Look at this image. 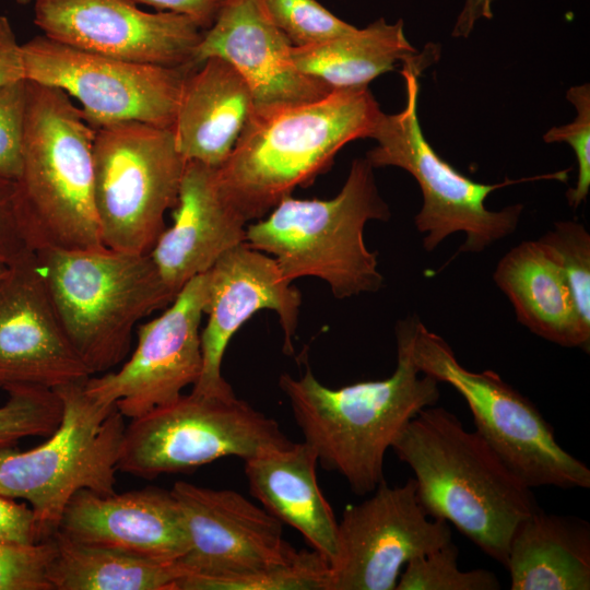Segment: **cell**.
Wrapping results in <instances>:
<instances>
[{"mask_svg":"<svg viewBox=\"0 0 590 590\" xmlns=\"http://www.w3.org/2000/svg\"><path fill=\"white\" fill-rule=\"evenodd\" d=\"M391 449L413 471L427 516L453 524L505 566L516 528L540 508L532 487L476 430L436 404L412 417Z\"/></svg>","mask_w":590,"mask_h":590,"instance_id":"1","label":"cell"},{"mask_svg":"<svg viewBox=\"0 0 590 590\" xmlns=\"http://www.w3.org/2000/svg\"><path fill=\"white\" fill-rule=\"evenodd\" d=\"M396 338L397 367L386 379L332 389L308 367L299 378L283 374L279 379L318 463L359 496L385 481L387 450L408 422L440 397V382L422 374L412 358L408 318L397 323Z\"/></svg>","mask_w":590,"mask_h":590,"instance_id":"2","label":"cell"},{"mask_svg":"<svg viewBox=\"0 0 590 590\" xmlns=\"http://www.w3.org/2000/svg\"><path fill=\"white\" fill-rule=\"evenodd\" d=\"M381 115L368 86L252 111L229 156L216 167L221 191L247 222L262 219L328 169L345 144L370 138Z\"/></svg>","mask_w":590,"mask_h":590,"instance_id":"3","label":"cell"},{"mask_svg":"<svg viewBox=\"0 0 590 590\" xmlns=\"http://www.w3.org/2000/svg\"><path fill=\"white\" fill-rule=\"evenodd\" d=\"M95 131L66 92L27 80L22 166L14 180V203L30 250L106 248L94 201Z\"/></svg>","mask_w":590,"mask_h":590,"instance_id":"4","label":"cell"},{"mask_svg":"<svg viewBox=\"0 0 590 590\" xmlns=\"http://www.w3.org/2000/svg\"><path fill=\"white\" fill-rule=\"evenodd\" d=\"M374 167L354 160L341 191L329 200L288 196L247 225L246 244L271 255L286 280H323L337 298L377 292L384 284L377 252L364 239L368 221H388Z\"/></svg>","mask_w":590,"mask_h":590,"instance_id":"5","label":"cell"},{"mask_svg":"<svg viewBox=\"0 0 590 590\" xmlns=\"http://www.w3.org/2000/svg\"><path fill=\"white\" fill-rule=\"evenodd\" d=\"M35 253L68 338L92 376L120 364L138 321L175 299L150 253Z\"/></svg>","mask_w":590,"mask_h":590,"instance_id":"6","label":"cell"},{"mask_svg":"<svg viewBox=\"0 0 590 590\" xmlns=\"http://www.w3.org/2000/svg\"><path fill=\"white\" fill-rule=\"evenodd\" d=\"M425 68L418 63L403 64L405 106L398 114L382 113L370 137L377 145L367 152L365 158L374 168H402L418 184L423 205L414 222L423 234L426 251H433L450 235L463 233L465 240L459 252H481L511 235L523 211L522 204L508 205L499 211L487 209L485 200L489 193L528 180L565 181L568 170L489 185L476 182L461 174L437 154L423 134L417 116V76Z\"/></svg>","mask_w":590,"mask_h":590,"instance_id":"7","label":"cell"},{"mask_svg":"<svg viewBox=\"0 0 590 590\" xmlns=\"http://www.w3.org/2000/svg\"><path fill=\"white\" fill-rule=\"evenodd\" d=\"M84 382L54 389L62 402V418L46 441L26 451L0 447V495L30 505L43 540L58 530L76 492H116L125 416L115 405L91 398Z\"/></svg>","mask_w":590,"mask_h":590,"instance_id":"8","label":"cell"},{"mask_svg":"<svg viewBox=\"0 0 590 590\" xmlns=\"http://www.w3.org/2000/svg\"><path fill=\"white\" fill-rule=\"evenodd\" d=\"M412 358L422 374L450 385L467 402L475 430L530 487L589 488L590 469L556 440L538 408L494 370L461 365L448 342L408 317Z\"/></svg>","mask_w":590,"mask_h":590,"instance_id":"9","label":"cell"},{"mask_svg":"<svg viewBox=\"0 0 590 590\" xmlns=\"http://www.w3.org/2000/svg\"><path fill=\"white\" fill-rule=\"evenodd\" d=\"M94 201L108 249L148 255L178 201L187 161L170 128L125 121L96 129Z\"/></svg>","mask_w":590,"mask_h":590,"instance_id":"10","label":"cell"},{"mask_svg":"<svg viewBox=\"0 0 590 590\" xmlns=\"http://www.w3.org/2000/svg\"><path fill=\"white\" fill-rule=\"evenodd\" d=\"M279 423L235 394L191 391L126 424L117 469L143 479L185 473L220 458L243 460L291 445Z\"/></svg>","mask_w":590,"mask_h":590,"instance_id":"11","label":"cell"},{"mask_svg":"<svg viewBox=\"0 0 590 590\" xmlns=\"http://www.w3.org/2000/svg\"><path fill=\"white\" fill-rule=\"evenodd\" d=\"M26 80L76 98L95 129L138 121L174 125L184 81L194 64L166 67L81 50L36 36L22 45Z\"/></svg>","mask_w":590,"mask_h":590,"instance_id":"12","label":"cell"},{"mask_svg":"<svg viewBox=\"0 0 590 590\" xmlns=\"http://www.w3.org/2000/svg\"><path fill=\"white\" fill-rule=\"evenodd\" d=\"M371 494L338 521L328 590H396L409 560L451 540L449 523L420 505L414 477L400 486L385 480Z\"/></svg>","mask_w":590,"mask_h":590,"instance_id":"13","label":"cell"},{"mask_svg":"<svg viewBox=\"0 0 590 590\" xmlns=\"http://www.w3.org/2000/svg\"><path fill=\"white\" fill-rule=\"evenodd\" d=\"M205 299L203 273L190 280L162 315L139 327L137 347L119 370L85 380L86 393L130 420L177 399L201 374Z\"/></svg>","mask_w":590,"mask_h":590,"instance_id":"14","label":"cell"},{"mask_svg":"<svg viewBox=\"0 0 590 590\" xmlns=\"http://www.w3.org/2000/svg\"><path fill=\"white\" fill-rule=\"evenodd\" d=\"M170 492L188 534V551L179 559L190 573L185 580L255 574L291 562L298 551L283 539L276 518L238 492L185 481Z\"/></svg>","mask_w":590,"mask_h":590,"instance_id":"15","label":"cell"},{"mask_svg":"<svg viewBox=\"0 0 590 590\" xmlns=\"http://www.w3.org/2000/svg\"><path fill=\"white\" fill-rule=\"evenodd\" d=\"M34 23L48 38L128 61L193 63L202 30L175 12L149 13L130 0H33ZM196 66V64H194Z\"/></svg>","mask_w":590,"mask_h":590,"instance_id":"16","label":"cell"},{"mask_svg":"<svg viewBox=\"0 0 590 590\" xmlns=\"http://www.w3.org/2000/svg\"><path fill=\"white\" fill-rule=\"evenodd\" d=\"M92 376L62 326L27 250L0 279V388L57 387Z\"/></svg>","mask_w":590,"mask_h":590,"instance_id":"17","label":"cell"},{"mask_svg":"<svg viewBox=\"0 0 590 590\" xmlns=\"http://www.w3.org/2000/svg\"><path fill=\"white\" fill-rule=\"evenodd\" d=\"M208 323L201 332L202 369L192 392L209 397L235 394L221 367L237 330L256 312L279 316L283 351L292 354L302 296L267 253L243 243L222 255L205 272Z\"/></svg>","mask_w":590,"mask_h":590,"instance_id":"18","label":"cell"},{"mask_svg":"<svg viewBox=\"0 0 590 590\" xmlns=\"http://www.w3.org/2000/svg\"><path fill=\"white\" fill-rule=\"evenodd\" d=\"M292 49L261 0H225L212 25L203 32L193 63L198 66L210 57L231 63L251 90L253 111L317 101L333 91L302 73L293 61Z\"/></svg>","mask_w":590,"mask_h":590,"instance_id":"19","label":"cell"},{"mask_svg":"<svg viewBox=\"0 0 590 590\" xmlns=\"http://www.w3.org/2000/svg\"><path fill=\"white\" fill-rule=\"evenodd\" d=\"M58 532L70 540L166 560L188 551L180 507L170 489L146 486L125 493L76 492L67 504Z\"/></svg>","mask_w":590,"mask_h":590,"instance_id":"20","label":"cell"},{"mask_svg":"<svg viewBox=\"0 0 590 590\" xmlns=\"http://www.w3.org/2000/svg\"><path fill=\"white\" fill-rule=\"evenodd\" d=\"M173 219L150 256L176 297L227 250L246 243L248 222L221 191L216 167L194 161L186 164Z\"/></svg>","mask_w":590,"mask_h":590,"instance_id":"21","label":"cell"},{"mask_svg":"<svg viewBox=\"0 0 590 590\" xmlns=\"http://www.w3.org/2000/svg\"><path fill=\"white\" fill-rule=\"evenodd\" d=\"M253 109L241 74L222 58L205 59L184 81L172 127L177 150L187 162L220 167Z\"/></svg>","mask_w":590,"mask_h":590,"instance_id":"22","label":"cell"},{"mask_svg":"<svg viewBox=\"0 0 590 590\" xmlns=\"http://www.w3.org/2000/svg\"><path fill=\"white\" fill-rule=\"evenodd\" d=\"M250 494L281 523L298 531L329 563L334 556L338 521L319 488L318 463L305 441L244 460Z\"/></svg>","mask_w":590,"mask_h":590,"instance_id":"23","label":"cell"},{"mask_svg":"<svg viewBox=\"0 0 590 590\" xmlns=\"http://www.w3.org/2000/svg\"><path fill=\"white\" fill-rule=\"evenodd\" d=\"M493 279L519 323L544 340L589 352L590 329L581 322L559 263L539 239L521 241L506 252Z\"/></svg>","mask_w":590,"mask_h":590,"instance_id":"24","label":"cell"},{"mask_svg":"<svg viewBox=\"0 0 590 590\" xmlns=\"http://www.w3.org/2000/svg\"><path fill=\"white\" fill-rule=\"evenodd\" d=\"M505 567L511 590H589V523L539 508L516 528Z\"/></svg>","mask_w":590,"mask_h":590,"instance_id":"25","label":"cell"},{"mask_svg":"<svg viewBox=\"0 0 590 590\" xmlns=\"http://www.w3.org/2000/svg\"><path fill=\"white\" fill-rule=\"evenodd\" d=\"M436 54L420 55L408 42L403 21L385 19L309 47H293L292 58L304 74L331 90L368 86L380 74L402 62L429 64Z\"/></svg>","mask_w":590,"mask_h":590,"instance_id":"26","label":"cell"},{"mask_svg":"<svg viewBox=\"0 0 590 590\" xmlns=\"http://www.w3.org/2000/svg\"><path fill=\"white\" fill-rule=\"evenodd\" d=\"M52 539V590H177V582L190 575L179 560L84 544L58 531Z\"/></svg>","mask_w":590,"mask_h":590,"instance_id":"27","label":"cell"},{"mask_svg":"<svg viewBox=\"0 0 590 590\" xmlns=\"http://www.w3.org/2000/svg\"><path fill=\"white\" fill-rule=\"evenodd\" d=\"M330 563L315 550H298L285 564L221 580L181 579L177 590H328Z\"/></svg>","mask_w":590,"mask_h":590,"instance_id":"28","label":"cell"},{"mask_svg":"<svg viewBox=\"0 0 590 590\" xmlns=\"http://www.w3.org/2000/svg\"><path fill=\"white\" fill-rule=\"evenodd\" d=\"M459 550L450 540L436 550L409 560L396 590H498L500 582L487 569L461 570Z\"/></svg>","mask_w":590,"mask_h":590,"instance_id":"29","label":"cell"},{"mask_svg":"<svg viewBox=\"0 0 590 590\" xmlns=\"http://www.w3.org/2000/svg\"><path fill=\"white\" fill-rule=\"evenodd\" d=\"M0 405V447L14 446L25 437H48L62 418V402L54 389L15 387L7 390Z\"/></svg>","mask_w":590,"mask_h":590,"instance_id":"30","label":"cell"},{"mask_svg":"<svg viewBox=\"0 0 590 590\" xmlns=\"http://www.w3.org/2000/svg\"><path fill=\"white\" fill-rule=\"evenodd\" d=\"M559 263L570 287L578 315L590 329V234L583 224L560 221L539 238Z\"/></svg>","mask_w":590,"mask_h":590,"instance_id":"31","label":"cell"},{"mask_svg":"<svg viewBox=\"0 0 590 590\" xmlns=\"http://www.w3.org/2000/svg\"><path fill=\"white\" fill-rule=\"evenodd\" d=\"M273 24L293 47H309L353 31L317 0H261Z\"/></svg>","mask_w":590,"mask_h":590,"instance_id":"32","label":"cell"},{"mask_svg":"<svg viewBox=\"0 0 590 590\" xmlns=\"http://www.w3.org/2000/svg\"><path fill=\"white\" fill-rule=\"evenodd\" d=\"M567 99L576 108L575 119L567 125L548 129L543 140L546 143L566 142L576 155L578 177L574 188L566 192L568 204L577 209L586 201L590 189V85L571 86L566 93Z\"/></svg>","mask_w":590,"mask_h":590,"instance_id":"33","label":"cell"},{"mask_svg":"<svg viewBox=\"0 0 590 590\" xmlns=\"http://www.w3.org/2000/svg\"><path fill=\"white\" fill-rule=\"evenodd\" d=\"M55 554L52 536L33 544L0 541V590H52L48 574Z\"/></svg>","mask_w":590,"mask_h":590,"instance_id":"34","label":"cell"},{"mask_svg":"<svg viewBox=\"0 0 590 590\" xmlns=\"http://www.w3.org/2000/svg\"><path fill=\"white\" fill-rule=\"evenodd\" d=\"M27 80L0 88V175L15 180L22 166Z\"/></svg>","mask_w":590,"mask_h":590,"instance_id":"35","label":"cell"},{"mask_svg":"<svg viewBox=\"0 0 590 590\" xmlns=\"http://www.w3.org/2000/svg\"><path fill=\"white\" fill-rule=\"evenodd\" d=\"M15 184L0 175V263L9 266L30 250L22 237L15 213Z\"/></svg>","mask_w":590,"mask_h":590,"instance_id":"36","label":"cell"},{"mask_svg":"<svg viewBox=\"0 0 590 590\" xmlns=\"http://www.w3.org/2000/svg\"><path fill=\"white\" fill-rule=\"evenodd\" d=\"M0 541L33 544L43 541L34 514L25 503L0 495Z\"/></svg>","mask_w":590,"mask_h":590,"instance_id":"37","label":"cell"},{"mask_svg":"<svg viewBox=\"0 0 590 590\" xmlns=\"http://www.w3.org/2000/svg\"><path fill=\"white\" fill-rule=\"evenodd\" d=\"M25 79L22 45L5 15H0V88Z\"/></svg>","mask_w":590,"mask_h":590,"instance_id":"38","label":"cell"},{"mask_svg":"<svg viewBox=\"0 0 590 590\" xmlns=\"http://www.w3.org/2000/svg\"><path fill=\"white\" fill-rule=\"evenodd\" d=\"M190 17L201 30L214 22L225 0H130Z\"/></svg>","mask_w":590,"mask_h":590,"instance_id":"39","label":"cell"},{"mask_svg":"<svg viewBox=\"0 0 590 590\" xmlns=\"http://www.w3.org/2000/svg\"><path fill=\"white\" fill-rule=\"evenodd\" d=\"M492 2L493 0H464L452 30V36L467 38L479 20L492 19Z\"/></svg>","mask_w":590,"mask_h":590,"instance_id":"40","label":"cell"},{"mask_svg":"<svg viewBox=\"0 0 590 590\" xmlns=\"http://www.w3.org/2000/svg\"><path fill=\"white\" fill-rule=\"evenodd\" d=\"M5 269H7V266L0 263V279H1L2 275L4 274Z\"/></svg>","mask_w":590,"mask_h":590,"instance_id":"41","label":"cell"},{"mask_svg":"<svg viewBox=\"0 0 590 590\" xmlns=\"http://www.w3.org/2000/svg\"><path fill=\"white\" fill-rule=\"evenodd\" d=\"M32 1H33V0H16V2H17L19 4H22V5L28 4V3H31Z\"/></svg>","mask_w":590,"mask_h":590,"instance_id":"42","label":"cell"}]
</instances>
